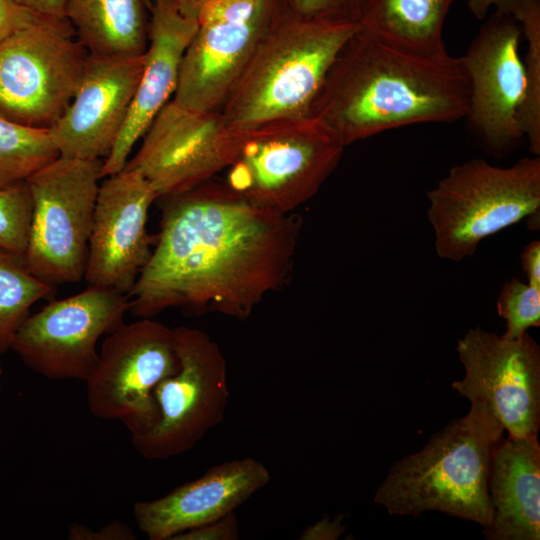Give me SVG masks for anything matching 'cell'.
<instances>
[{
  "label": "cell",
  "mask_w": 540,
  "mask_h": 540,
  "mask_svg": "<svg viewBox=\"0 0 540 540\" xmlns=\"http://www.w3.org/2000/svg\"><path fill=\"white\" fill-rule=\"evenodd\" d=\"M468 103L460 57L410 51L358 27L331 65L311 115L348 146L403 126L458 121Z\"/></svg>",
  "instance_id": "obj_2"
},
{
  "label": "cell",
  "mask_w": 540,
  "mask_h": 540,
  "mask_svg": "<svg viewBox=\"0 0 540 540\" xmlns=\"http://www.w3.org/2000/svg\"><path fill=\"white\" fill-rule=\"evenodd\" d=\"M504 429L481 403L435 432L417 452L395 461L373 500L390 515L437 511L485 529L492 519L491 458Z\"/></svg>",
  "instance_id": "obj_3"
},
{
  "label": "cell",
  "mask_w": 540,
  "mask_h": 540,
  "mask_svg": "<svg viewBox=\"0 0 540 540\" xmlns=\"http://www.w3.org/2000/svg\"><path fill=\"white\" fill-rule=\"evenodd\" d=\"M97 194L84 280L128 295L147 264L155 238L148 211L158 194L134 169L104 177Z\"/></svg>",
  "instance_id": "obj_16"
},
{
  "label": "cell",
  "mask_w": 540,
  "mask_h": 540,
  "mask_svg": "<svg viewBox=\"0 0 540 540\" xmlns=\"http://www.w3.org/2000/svg\"><path fill=\"white\" fill-rule=\"evenodd\" d=\"M179 367L173 328L152 318L124 323L106 335L85 381L88 409L96 418L119 420L131 435L145 433L159 417L155 388Z\"/></svg>",
  "instance_id": "obj_10"
},
{
  "label": "cell",
  "mask_w": 540,
  "mask_h": 540,
  "mask_svg": "<svg viewBox=\"0 0 540 540\" xmlns=\"http://www.w3.org/2000/svg\"><path fill=\"white\" fill-rule=\"evenodd\" d=\"M521 36L513 16L495 11L460 57L469 84L465 118L485 151L495 157L508 154L524 138L519 126L525 89Z\"/></svg>",
  "instance_id": "obj_14"
},
{
  "label": "cell",
  "mask_w": 540,
  "mask_h": 540,
  "mask_svg": "<svg viewBox=\"0 0 540 540\" xmlns=\"http://www.w3.org/2000/svg\"><path fill=\"white\" fill-rule=\"evenodd\" d=\"M159 199V233L127 295L132 315L181 308L247 319L286 284L302 225L297 215L259 208L214 178Z\"/></svg>",
  "instance_id": "obj_1"
},
{
  "label": "cell",
  "mask_w": 540,
  "mask_h": 540,
  "mask_svg": "<svg viewBox=\"0 0 540 540\" xmlns=\"http://www.w3.org/2000/svg\"><path fill=\"white\" fill-rule=\"evenodd\" d=\"M370 0H288L290 8L305 19L358 25Z\"/></svg>",
  "instance_id": "obj_28"
},
{
  "label": "cell",
  "mask_w": 540,
  "mask_h": 540,
  "mask_svg": "<svg viewBox=\"0 0 540 540\" xmlns=\"http://www.w3.org/2000/svg\"><path fill=\"white\" fill-rule=\"evenodd\" d=\"M142 137L140 148L124 168L141 173L159 198L190 190L227 169L240 140L220 110L193 111L172 99Z\"/></svg>",
  "instance_id": "obj_15"
},
{
  "label": "cell",
  "mask_w": 540,
  "mask_h": 540,
  "mask_svg": "<svg viewBox=\"0 0 540 540\" xmlns=\"http://www.w3.org/2000/svg\"><path fill=\"white\" fill-rule=\"evenodd\" d=\"M67 538L71 540H135L136 535L127 524L115 520L97 530L74 523L68 529Z\"/></svg>",
  "instance_id": "obj_31"
},
{
  "label": "cell",
  "mask_w": 540,
  "mask_h": 540,
  "mask_svg": "<svg viewBox=\"0 0 540 540\" xmlns=\"http://www.w3.org/2000/svg\"><path fill=\"white\" fill-rule=\"evenodd\" d=\"M27 182L0 189V247L25 254L32 216Z\"/></svg>",
  "instance_id": "obj_27"
},
{
  "label": "cell",
  "mask_w": 540,
  "mask_h": 540,
  "mask_svg": "<svg viewBox=\"0 0 540 540\" xmlns=\"http://www.w3.org/2000/svg\"><path fill=\"white\" fill-rule=\"evenodd\" d=\"M343 514H339L334 519L328 516L323 517L315 524L307 527L300 535L301 540H336L345 531L343 524Z\"/></svg>",
  "instance_id": "obj_32"
},
{
  "label": "cell",
  "mask_w": 540,
  "mask_h": 540,
  "mask_svg": "<svg viewBox=\"0 0 540 540\" xmlns=\"http://www.w3.org/2000/svg\"><path fill=\"white\" fill-rule=\"evenodd\" d=\"M510 15L519 23L527 40L523 68L525 89L519 111V126L529 151L540 156V0H518Z\"/></svg>",
  "instance_id": "obj_25"
},
{
  "label": "cell",
  "mask_w": 540,
  "mask_h": 540,
  "mask_svg": "<svg viewBox=\"0 0 540 540\" xmlns=\"http://www.w3.org/2000/svg\"><path fill=\"white\" fill-rule=\"evenodd\" d=\"M57 157L48 129L21 125L0 116V189L25 182Z\"/></svg>",
  "instance_id": "obj_24"
},
{
  "label": "cell",
  "mask_w": 540,
  "mask_h": 540,
  "mask_svg": "<svg viewBox=\"0 0 540 540\" xmlns=\"http://www.w3.org/2000/svg\"><path fill=\"white\" fill-rule=\"evenodd\" d=\"M65 17L89 54L129 57L146 51L144 0H67Z\"/></svg>",
  "instance_id": "obj_21"
},
{
  "label": "cell",
  "mask_w": 540,
  "mask_h": 540,
  "mask_svg": "<svg viewBox=\"0 0 540 540\" xmlns=\"http://www.w3.org/2000/svg\"><path fill=\"white\" fill-rule=\"evenodd\" d=\"M88 55L66 17L43 15L0 42V116L50 128L73 99Z\"/></svg>",
  "instance_id": "obj_8"
},
{
  "label": "cell",
  "mask_w": 540,
  "mask_h": 540,
  "mask_svg": "<svg viewBox=\"0 0 540 540\" xmlns=\"http://www.w3.org/2000/svg\"><path fill=\"white\" fill-rule=\"evenodd\" d=\"M288 0H212L198 16L172 100L187 109L220 110Z\"/></svg>",
  "instance_id": "obj_11"
},
{
  "label": "cell",
  "mask_w": 540,
  "mask_h": 540,
  "mask_svg": "<svg viewBox=\"0 0 540 540\" xmlns=\"http://www.w3.org/2000/svg\"><path fill=\"white\" fill-rule=\"evenodd\" d=\"M2 373H3V369H2V365H1V361H0V393H1V376H2Z\"/></svg>",
  "instance_id": "obj_37"
},
{
  "label": "cell",
  "mask_w": 540,
  "mask_h": 540,
  "mask_svg": "<svg viewBox=\"0 0 540 540\" xmlns=\"http://www.w3.org/2000/svg\"><path fill=\"white\" fill-rule=\"evenodd\" d=\"M358 25L314 21L288 5L263 37L220 111L240 133L311 115L338 53Z\"/></svg>",
  "instance_id": "obj_4"
},
{
  "label": "cell",
  "mask_w": 540,
  "mask_h": 540,
  "mask_svg": "<svg viewBox=\"0 0 540 540\" xmlns=\"http://www.w3.org/2000/svg\"><path fill=\"white\" fill-rule=\"evenodd\" d=\"M144 54L88 55L73 99L48 128L59 156L86 160H104L108 156L138 87Z\"/></svg>",
  "instance_id": "obj_17"
},
{
  "label": "cell",
  "mask_w": 540,
  "mask_h": 540,
  "mask_svg": "<svg viewBox=\"0 0 540 540\" xmlns=\"http://www.w3.org/2000/svg\"><path fill=\"white\" fill-rule=\"evenodd\" d=\"M520 263L527 283L540 288V242L534 240L527 244L520 254Z\"/></svg>",
  "instance_id": "obj_33"
},
{
  "label": "cell",
  "mask_w": 540,
  "mask_h": 540,
  "mask_svg": "<svg viewBox=\"0 0 540 540\" xmlns=\"http://www.w3.org/2000/svg\"><path fill=\"white\" fill-rule=\"evenodd\" d=\"M239 526L234 512L211 523L177 534L172 540H237Z\"/></svg>",
  "instance_id": "obj_29"
},
{
  "label": "cell",
  "mask_w": 540,
  "mask_h": 540,
  "mask_svg": "<svg viewBox=\"0 0 540 540\" xmlns=\"http://www.w3.org/2000/svg\"><path fill=\"white\" fill-rule=\"evenodd\" d=\"M270 480L269 470L253 457L227 461L160 498L136 502L133 514L149 540H172L234 512Z\"/></svg>",
  "instance_id": "obj_19"
},
{
  "label": "cell",
  "mask_w": 540,
  "mask_h": 540,
  "mask_svg": "<svg viewBox=\"0 0 540 540\" xmlns=\"http://www.w3.org/2000/svg\"><path fill=\"white\" fill-rule=\"evenodd\" d=\"M456 0H370L359 29L421 54L446 52L443 27Z\"/></svg>",
  "instance_id": "obj_22"
},
{
  "label": "cell",
  "mask_w": 540,
  "mask_h": 540,
  "mask_svg": "<svg viewBox=\"0 0 540 540\" xmlns=\"http://www.w3.org/2000/svg\"><path fill=\"white\" fill-rule=\"evenodd\" d=\"M32 11L55 17H65L67 0H16Z\"/></svg>",
  "instance_id": "obj_35"
},
{
  "label": "cell",
  "mask_w": 540,
  "mask_h": 540,
  "mask_svg": "<svg viewBox=\"0 0 540 540\" xmlns=\"http://www.w3.org/2000/svg\"><path fill=\"white\" fill-rule=\"evenodd\" d=\"M180 367L154 390L159 410L155 425L131 435L135 451L163 460L191 450L223 421L229 399L227 365L219 346L205 332L173 328Z\"/></svg>",
  "instance_id": "obj_9"
},
{
  "label": "cell",
  "mask_w": 540,
  "mask_h": 540,
  "mask_svg": "<svg viewBox=\"0 0 540 540\" xmlns=\"http://www.w3.org/2000/svg\"><path fill=\"white\" fill-rule=\"evenodd\" d=\"M427 197L437 255L459 262L485 238L539 212L540 157L509 167L471 159L454 166Z\"/></svg>",
  "instance_id": "obj_5"
},
{
  "label": "cell",
  "mask_w": 540,
  "mask_h": 540,
  "mask_svg": "<svg viewBox=\"0 0 540 540\" xmlns=\"http://www.w3.org/2000/svg\"><path fill=\"white\" fill-rule=\"evenodd\" d=\"M102 159L57 157L27 180L32 216L24 259L55 288L84 278Z\"/></svg>",
  "instance_id": "obj_7"
},
{
  "label": "cell",
  "mask_w": 540,
  "mask_h": 540,
  "mask_svg": "<svg viewBox=\"0 0 540 540\" xmlns=\"http://www.w3.org/2000/svg\"><path fill=\"white\" fill-rule=\"evenodd\" d=\"M129 308L126 294L89 286L30 314L17 330L11 350L45 378L86 381L98 361L99 339L124 324Z\"/></svg>",
  "instance_id": "obj_12"
},
{
  "label": "cell",
  "mask_w": 540,
  "mask_h": 540,
  "mask_svg": "<svg viewBox=\"0 0 540 540\" xmlns=\"http://www.w3.org/2000/svg\"><path fill=\"white\" fill-rule=\"evenodd\" d=\"M464 376L452 388L483 404L508 436L523 438L540 428V347L526 332L515 339L470 328L457 341Z\"/></svg>",
  "instance_id": "obj_13"
},
{
  "label": "cell",
  "mask_w": 540,
  "mask_h": 540,
  "mask_svg": "<svg viewBox=\"0 0 540 540\" xmlns=\"http://www.w3.org/2000/svg\"><path fill=\"white\" fill-rule=\"evenodd\" d=\"M492 519L488 540L540 539V444L538 434L502 438L490 466Z\"/></svg>",
  "instance_id": "obj_20"
},
{
  "label": "cell",
  "mask_w": 540,
  "mask_h": 540,
  "mask_svg": "<svg viewBox=\"0 0 540 540\" xmlns=\"http://www.w3.org/2000/svg\"><path fill=\"white\" fill-rule=\"evenodd\" d=\"M144 3L149 19L143 69L123 127L103 160V178L124 169L136 142L173 98L185 50L197 27V18L182 14L173 0Z\"/></svg>",
  "instance_id": "obj_18"
},
{
  "label": "cell",
  "mask_w": 540,
  "mask_h": 540,
  "mask_svg": "<svg viewBox=\"0 0 540 540\" xmlns=\"http://www.w3.org/2000/svg\"><path fill=\"white\" fill-rule=\"evenodd\" d=\"M496 309L506 321L502 336L518 338L529 328L540 326V288L512 278L502 286Z\"/></svg>",
  "instance_id": "obj_26"
},
{
  "label": "cell",
  "mask_w": 540,
  "mask_h": 540,
  "mask_svg": "<svg viewBox=\"0 0 540 540\" xmlns=\"http://www.w3.org/2000/svg\"><path fill=\"white\" fill-rule=\"evenodd\" d=\"M226 184L253 205L291 213L311 199L335 170L343 142L309 115L240 132Z\"/></svg>",
  "instance_id": "obj_6"
},
{
  "label": "cell",
  "mask_w": 540,
  "mask_h": 540,
  "mask_svg": "<svg viewBox=\"0 0 540 540\" xmlns=\"http://www.w3.org/2000/svg\"><path fill=\"white\" fill-rule=\"evenodd\" d=\"M53 289L28 270L24 255L0 247V355L11 350L31 307Z\"/></svg>",
  "instance_id": "obj_23"
},
{
  "label": "cell",
  "mask_w": 540,
  "mask_h": 540,
  "mask_svg": "<svg viewBox=\"0 0 540 540\" xmlns=\"http://www.w3.org/2000/svg\"><path fill=\"white\" fill-rule=\"evenodd\" d=\"M180 12L189 17L197 18L201 8L212 0H173Z\"/></svg>",
  "instance_id": "obj_36"
},
{
  "label": "cell",
  "mask_w": 540,
  "mask_h": 540,
  "mask_svg": "<svg viewBox=\"0 0 540 540\" xmlns=\"http://www.w3.org/2000/svg\"><path fill=\"white\" fill-rule=\"evenodd\" d=\"M41 16L43 15L19 4L16 0H0V42L32 25Z\"/></svg>",
  "instance_id": "obj_30"
},
{
  "label": "cell",
  "mask_w": 540,
  "mask_h": 540,
  "mask_svg": "<svg viewBox=\"0 0 540 540\" xmlns=\"http://www.w3.org/2000/svg\"><path fill=\"white\" fill-rule=\"evenodd\" d=\"M518 0H468L470 12L479 20H483L491 8L495 11L510 14Z\"/></svg>",
  "instance_id": "obj_34"
}]
</instances>
